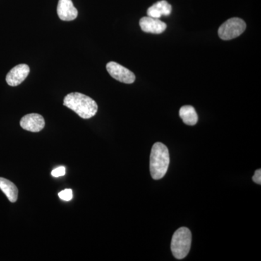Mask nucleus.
Returning <instances> with one entry per match:
<instances>
[{
    "label": "nucleus",
    "mask_w": 261,
    "mask_h": 261,
    "mask_svg": "<svg viewBox=\"0 0 261 261\" xmlns=\"http://www.w3.org/2000/svg\"><path fill=\"white\" fill-rule=\"evenodd\" d=\"M63 106L74 111L83 119H89L97 113V102L85 94L73 92L67 94L63 100Z\"/></svg>",
    "instance_id": "1"
},
{
    "label": "nucleus",
    "mask_w": 261,
    "mask_h": 261,
    "mask_svg": "<svg viewBox=\"0 0 261 261\" xmlns=\"http://www.w3.org/2000/svg\"><path fill=\"white\" fill-rule=\"evenodd\" d=\"M149 170L154 180L161 179L167 173L170 163L169 151L161 142H156L151 150Z\"/></svg>",
    "instance_id": "2"
},
{
    "label": "nucleus",
    "mask_w": 261,
    "mask_h": 261,
    "mask_svg": "<svg viewBox=\"0 0 261 261\" xmlns=\"http://www.w3.org/2000/svg\"><path fill=\"white\" fill-rule=\"evenodd\" d=\"M192 244V233L187 227L178 228L173 233L171 250L176 259L185 258L190 252Z\"/></svg>",
    "instance_id": "3"
},
{
    "label": "nucleus",
    "mask_w": 261,
    "mask_h": 261,
    "mask_svg": "<svg viewBox=\"0 0 261 261\" xmlns=\"http://www.w3.org/2000/svg\"><path fill=\"white\" fill-rule=\"evenodd\" d=\"M246 29V23L243 19H228L220 27L219 36L223 40H231L241 35Z\"/></svg>",
    "instance_id": "4"
},
{
    "label": "nucleus",
    "mask_w": 261,
    "mask_h": 261,
    "mask_svg": "<svg viewBox=\"0 0 261 261\" xmlns=\"http://www.w3.org/2000/svg\"><path fill=\"white\" fill-rule=\"evenodd\" d=\"M106 68L109 74L118 82L125 84H132L135 82V73L116 62H109L106 65Z\"/></svg>",
    "instance_id": "5"
},
{
    "label": "nucleus",
    "mask_w": 261,
    "mask_h": 261,
    "mask_svg": "<svg viewBox=\"0 0 261 261\" xmlns=\"http://www.w3.org/2000/svg\"><path fill=\"white\" fill-rule=\"evenodd\" d=\"M20 126L31 132H39L45 126V121L42 116L38 113H30L21 118Z\"/></svg>",
    "instance_id": "6"
},
{
    "label": "nucleus",
    "mask_w": 261,
    "mask_h": 261,
    "mask_svg": "<svg viewBox=\"0 0 261 261\" xmlns=\"http://www.w3.org/2000/svg\"><path fill=\"white\" fill-rule=\"evenodd\" d=\"M30 68L27 64H19L12 68L6 76V82L11 87L20 85L28 76Z\"/></svg>",
    "instance_id": "7"
},
{
    "label": "nucleus",
    "mask_w": 261,
    "mask_h": 261,
    "mask_svg": "<svg viewBox=\"0 0 261 261\" xmlns=\"http://www.w3.org/2000/svg\"><path fill=\"white\" fill-rule=\"evenodd\" d=\"M57 12L60 19L64 21H71L78 16V10L72 0H59Z\"/></svg>",
    "instance_id": "8"
},
{
    "label": "nucleus",
    "mask_w": 261,
    "mask_h": 261,
    "mask_svg": "<svg viewBox=\"0 0 261 261\" xmlns=\"http://www.w3.org/2000/svg\"><path fill=\"white\" fill-rule=\"evenodd\" d=\"M140 25L144 32L151 34H162L167 28V25L159 18L143 17L140 19Z\"/></svg>",
    "instance_id": "9"
},
{
    "label": "nucleus",
    "mask_w": 261,
    "mask_h": 261,
    "mask_svg": "<svg viewBox=\"0 0 261 261\" xmlns=\"http://www.w3.org/2000/svg\"><path fill=\"white\" fill-rule=\"evenodd\" d=\"M172 11V7L166 0L158 2L147 10V16L160 18L163 15L168 16Z\"/></svg>",
    "instance_id": "10"
},
{
    "label": "nucleus",
    "mask_w": 261,
    "mask_h": 261,
    "mask_svg": "<svg viewBox=\"0 0 261 261\" xmlns=\"http://www.w3.org/2000/svg\"><path fill=\"white\" fill-rule=\"evenodd\" d=\"M0 190L4 192L5 195L10 202H15L18 200V188L10 180L0 177Z\"/></svg>",
    "instance_id": "11"
},
{
    "label": "nucleus",
    "mask_w": 261,
    "mask_h": 261,
    "mask_svg": "<svg viewBox=\"0 0 261 261\" xmlns=\"http://www.w3.org/2000/svg\"><path fill=\"white\" fill-rule=\"evenodd\" d=\"M180 118L185 124L195 126L198 121V116L195 108L191 106H185L179 111Z\"/></svg>",
    "instance_id": "12"
},
{
    "label": "nucleus",
    "mask_w": 261,
    "mask_h": 261,
    "mask_svg": "<svg viewBox=\"0 0 261 261\" xmlns=\"http://www.w3.org/2000/svg\"><path fill=\"white\" fill-rule=\"evenodd\" d=\"M60 198L64 201H70L73 198V191L70 189H66L58 194Z\"/></svg>",
    "instance_id": "13"
},
{
    "label": "nucleus",
    "mask_w": 261,
    "mask_h": 261,
    "mask_svg": "<svg viewBox=\"0 0 261 261\" xmlns=\"http://www.w3.org/2000/svg\"><path fill=\"white\" fill-rule=\"evenodd\" d=\"M65 173H66V170L64 166H60L51 171V176L54 177H61V176H65Z\"/></svg>",
    "instance_id": "14"
},
{
    "label": "nucleus",
    "mask_w": 261,
    "mask_h": 261,
    "mask_svg": "<svg viewBox=\"0 0 261 261\" xmlns=\"http://www.w3.org/2000/svg\"><path fill=\"white\" fill-rule=\"evenodd\" d=\"M252 181L255 182V183L257 184V185H261V170L258 169L255 172V174L252 176Z\"/></svg>",
    "instance_id": "15"
}]
</instances>
